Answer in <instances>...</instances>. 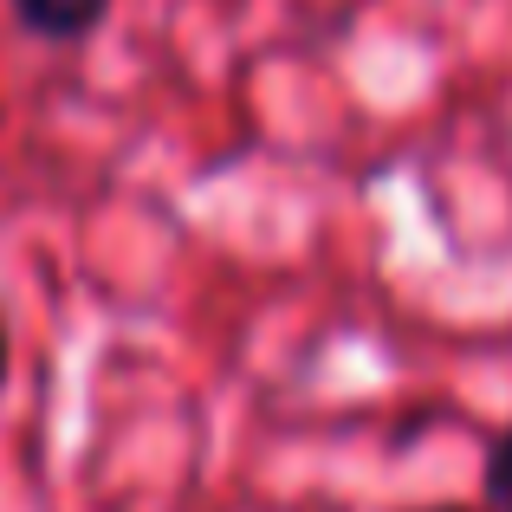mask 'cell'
Listing matches in <instances>:
<instances>
[{"label":"cell","mask_w":512,"mask_h":512,"mask_svg":"<svg viewBox=\"0 0 512 512\" xmlns=\"http://www.w3.org/2000/svg\"><path fill=\"white\" fill-rule=\"evenodd\" d=\"M7 7L33 39H46V46H78V39H91L111 20L117 0H7Z\"/></svg>","instance_id":"obj_1"},{"label":"cell","mask_w":512,"mask_h":512,"mask_svg":"<svg viewBox=\"0 0 512 512\" xmlns=\"http://www.w3.org/2000/svg\"><path fill=\"white\" fill-rule=\"evenodd\" d=\"M480 493H487V512H512V428L487 441V461H480Z\"/></svg>","instance_id":"obj_2"},{"label":"cell","mask_w":512,"mask_h":512,"mask_svg":"<svg viewBox=\"0 0 512 512\" xmlns=\"http://www.w3.org/2000/svg\"><path fill=\"white\" fill-rule=\"evenodd\" d=\"M7 376H13V344H7V318H0V396H7Z\"/></svg>","instance_id":"obj_3"},{"label":"cell","mask_w":512,"mask_h":512,"mask_svg":"<svg viewBox=\"0 0 512 512\" xmlns=\"http://www.w3.org/2000/svg\"><path fill=\"white\" fill-rule=\"evenodd\" d=\"M402 512H474V506H402Z\"/></svg>","instance_id":"obj_4"}]
</instances>
